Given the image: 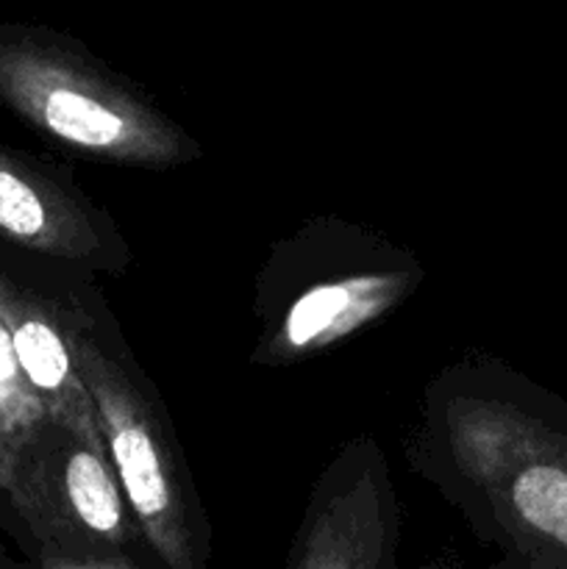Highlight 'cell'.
<instances>
[{"label":"cell","instance_id":"cell-1","mask_svg":"<svg viewBox=\"0 0 567 569\" xmlns=\"http://www.w3.org/2000/svg\"><path fill=\"white\" fill-rule=\"evenodd\" d=\"M406 461L470 528L493 569H567V400L495 356L422 387Z\"/></svg>","mask_w":567,"mask_h":569},{"label":"cell","instance_id":"cell-2","mask_svg":"<svg viewBox=\"0 0 567 569\" xmlns=\"http://www.w3.org/2000/svg\"><path fill=\"white\" fill-rule=\"evenodd\" d=\"M70 339L98 415L106 459L156 569H209L211 526L176 428L122 342L98 287L72 292Z\"/></svg>","mask_w":567,"mask_h":569},{"label":"cell","instance_id":"cell-3","mask_svg":"<svg viewBox=\"0 0 567 569\" xmlns=\"http://www.w3.org/2000/svg\"><path fill=\"white\" fill-rule=\"evenodd\" d=\"M422 281V261L392 239L342 217H311L256 272L250 365L317 359L395 315Z\"/></svg>","mask_w":567,"mask_h":569},{"label":"cell","instance_id":"cell-4","mask_svg":"<svg viewBox=\"0 0 567 569\" xmlns=\"http://www.w3.org/2000/svg\"><path fill=\"white\" fill-rule=\"evenodd\" d=\"M0 100L59 148L131 170H176L198 139L81 42L50 28L0 26Z\"/></svg>","mask_w":567,"mask_h":569},{"label":"cell","instance_id":"cell-5","mask_svg":"<svg viewBox=\"0 0 567 569\" xmlns=\"http://www.w3.org/2000/svg\"><path fill=\"white\" fill-rule=\"evenodd\" d=\"M11 503L42 539L39 553L156 569L103 450L53 422L28 456Z\"/></svg>","mask_w":567,"mask_h":569},{"label":"cell","instance_id":"cell-6","mask_svg":"<svg viewBox=\"0 0 567 569\" xmlns=\"http://www.w3.org/2000/svg\"><path fill=\"white\" fill-rule=\"evenodd\" d=\"M404 506L378 439H348L317 476L284 569H398Z\"/></svg>","mask_w":567,"mask_h":569},{"label":"cell","instance_id":"cell-7","mask_svg":"<svg viewBox=\"0 0 567 569\" xmlns=\"http://www.w3.org/2000/svg\"><path fill=\"white\" fill-rule=\"evenodd\" d=\"M0 239L76 272L122 276L133 261L115 217L70 176L3 144Z\"/></svg>","mask_w":567,"mask_h":569},{"label":"cell","instance_id":"cell-8","mask_svg":"<svg viewBox=\"0 0 567 569\" xmlns=\"http://www.w3.org/2000/svg\"><path fill=\"white\" fill-rule=\"evenodd\" d=\"M72 292L44 295L0 272V320L11 337L22 378L48 411V420L106 453L98 415L72 350Z\"/></svg>","mask_w":567,"mask_h":569},{"label":"cell","instance_id":"cell-9","mask_svg":"<svg viewBox=\"0 0 567 569\" xmlns=\"http://www.w3.org/2000/svg\"><path fill=\"white\" fill-rule=\"evenodd\" d=\"M48 411L42 409L22 378L11 337L0 320V489L17 492L28 456L48 428Z\"/></svg>","mask_w":567,"mask_h":569},{"label":"cell","instance_id":"cell-10","mask_svg":"<svg viewBox=\"0 0 567 569\" xmlns=\"http://www.w3.org/2000/svg\"><path fill=\"white\" fill-rule=\"evenodd\" d=\"M17 569H137V567H128V565H87V561H70V559H59V556L39 553L37 565L17 567Z\"/></svg>","mask_w":567,"mask_h":569},{"label":"cell","instance_id":"cell-11","mask_svg":"<svg viewBox=\"0 0 567 569\" xmlns=\"http://www.w3.org/2000/svg\"><path fill=\"white\" fill-rule=\"evenodd\" d=\"M426 569H467V567L459 565V561H456L454 556H439V559L428 561Z\"/></svg>","mask_w":567,"mask_h":569}]
</instances>
